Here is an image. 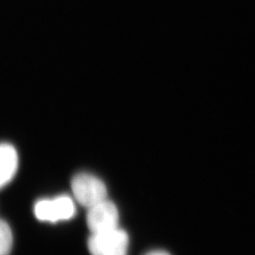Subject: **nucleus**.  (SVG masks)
Returning <instances> with one entry per match:
<instances>
[{"instance_id":"nucleus-5","label":"nucleus","mask_w":255,"mask_h":255,"mask_svg":"<svg viewBox=\"0 0 255 255\" xmlns=\"http://www.w3.org/2000/svg\"><path fill=\"white\" fill-rule=\"evenodd\" d=\"M18 167L17 150L10 143H0V189L14 177Z\"/></svg>"},{"instance_id":"nucleus-4","label":"nucleus","mask_w":255,"mask_h":255,"mask_svg":"<svg viewBox=\"0 0 255 255\" xmlns=\"http://www.w3.org/2000/svg\"><path fill=\"white\" fill-rule=\"evenodd\" d=\"M87 210L86 222L91 233H101L119 228L118 209L108 199Z\"/></svg>"},{"instance_id":"nucleus-6","label":"nucleus","mask_w":255,"mask_h":255,"mask_svg":"<svg viewBox=\"0 0 255 255\" xmlns=\"http://www.w3.org/2000/svg\"><path fill=\"white\" fill-rule=\"evenodd\" d=\"M12 247V234L7 222L0 220V255H8Z\"/></svg>"},{"instance_id":"nucleus-1","label":"nucleus","mask_w":255,"mask_h":255,"mask_svg":"<svg viewBox=\"0 0 255 255\" xmlns=\"http://www.w3.org/2000/svg\"><path fill=\"white\" fill-rule=\"evenodd\" d=\"M71 190L76 201L87 209L107 199V189L103 181L90 173L75 175L71 180Z\"/></svg>"},{"instance_id":"nucleus-2","label":"nucleus","mask_w":255,"mask_h":255,"mask_svg":"<svg viewBox=\"0 0 255 255\" xmlns=\"http://www.w3.org/2000/svg\"><path fill=\"white\" fill-rule=\"evenodd\" d=\"M88 249L91 255H127L128 236L120 228L91 234Z\"/></svg>"},{"instance_id":"nucleus-3","label":"nucleus","mask_w":255,"mask_h":255,"mask_svg":"<svg viewBox=\"0 0 255 255\" xmlns=\"http://www.w3.org/2000/svg\"><path fill=\"white\" fill-rule=\"evenodd\" d=\"M34 214L39 221L57 223L72 218L76 214V206L72 198L66 195L42 199L35 204Z\"/></svg>"},{"instance_id":"nucleus-7","label":"nucleus","mask_w":255,"mask_h":255,"mask_svg":"<svg viewBox=\"0 0 255 255\" xmlns=\"http://www.w3.org/2000/svg\"><path fill=\"white\" fill-rule=\"evenodd\" d=\"M146 255H170L169 254L167 253V252H165V251H152V252H149V253L147 254Z\"/></svg>"}]
</instances>
